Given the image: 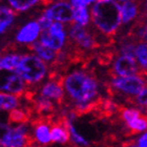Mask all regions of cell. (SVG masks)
Returning <instances> with one entry per match:
<instances>
[{"mask_svg": "<svg viewBox=\"0 0 147 147\" xmlns=\"http://www.w3.org/2000/svg\"><path fill=\"white\" fill-rule=\"evenodd\" d=\"M47 71V63L33 53L22 55L21 62L16 73L19 74L28 84H37L45 78Z\"/></svg>", "mask_w": 147, "mask_h": 147, "instance_id": "3", "label": "cell"}, {"mask_svg": "<svg viewBox=\"0 0 147 147\" xmlns=\"http://www.w3.org/2000/svg\"><path fill=\"white\" fill-rule=\"evenodd\" d=\"M17 13L9 5V4H2L0 7V34L4 35L9 31L11 26L14 24Z\"/></svg>", "mask_w": 147, "mask_h": 147, "instance_id": "15", "label": "cell"}, {"mask_svg": "<svg viewBox=\"0 0 147 147\" xmlns=\"http://www.w3.org/2000/svg\"><path fill=\"white\" fill-rule=\"evenodd\" d=\"M113 73L115 76H134L141 73V67L139 65L136 57L120 54L113 63Z\"/></svg>", "mask_w": 147, "mask_h": 147, "instance_id": "10", "label": "cell"}, {"mask_svg": "<svg viewBox=\"0 0 147 147\" xmlns=\"http://www.w3.org/2000/svg\"><path fill=\"white\" fill-rule=\"evenodd\" d=\"M146 83H147V80H146Z\"/></svg>", "mask_w": 147, "mask_h": 147, "instance_id": "35", "label": "cell"}, {"mask_svg": "<svg viewBox=\"0 0 147 147\" xmlns=\"http://www.w3.org/2000/svg\"><path fill=\"white\" fill-rule=\"evenodd\" d=\"M82 1H83V3H84L85 5L92 6L94 3H96L97 1H99V0H82Z\"/></svg>", "mask_w": 147, "mask_h": 147, "instance_id": "32", "label": "cell"}, {"mask_svg": "<svg viewBox=\"0 0 147 147\" xmlns=\"http://www.w3.org/2000/svg\"><path fill=\"white\" fill-rule=\"evenodd\" d=\"M141 9L143 11V13H144V14H146V15H147V0H143V1H142Z\"/></svg>", "mask_w": 147, "mask_h": 147, "instance_id": "31", "label": "cell"}, {"mask_svg": "<svg viewBox=\"0 0 147 147\" xmlns=\"http://www.w3.org/2000/svg\"><path fill=\"white\" fill-rule=\"evenodd\" d=\"M4 129L1 137V146L2 147H25L28 139V129L24 124H19L17 127H9L7 125H1Z\"/></svg>", "mask_w": 147, "mask_h": 147, "instance_id": "8", "label": "cell"}, {"mask_svg": "<svg viewBox=\"0 0 147 147\" xmlns=\"http://www.w3.org/2000/svg\"><path fill=\"white\" fill-rule=\"evenodd\" d=\"M116 1H118V2H120V3H123V2H125V1H128V0H116Z\"/></svg>", "mask_w": 147, "mask_h": 147, "instance_id": "34", "label": "cell"}, {"mask_svg": "<svg viewBox=\"0 0 147 147\" xmlns=\"http://www.w3.org/2000/svg\"><path fill=\"white\" fill-rule=\"evenodd\" d=\"M30 49H31L32 52L36 54L39 58H41L46 63H56L57 62L59 52H56L55 49H53L49 46L45 45L40 40L36 41L34 44H32L30 46Z\"/></svg>", "mask_w": 147, "mask_h": 147, "instance_id": "14", "label": "cell"}, {"mask_svg": "<svg viewBox=\"0 0 147 147\" xmlns=\"http://www.w3.org/2000/svg\"><path fill=\"white\" fill-rule=\"evenodd\" d=\"M18 106V99L16 95L2 92L0 95V107L2 110H12Z\"/></svg>", "mask_w": 147, "mask_h": 147, "instance_id": "21", "label": "cell"}, {"mask_svg": "<svg viewBox=\"0 0 147 147\" xmlns=\"http://www.w3.org/2000/svg\"><path fill=\"white\" fill-rule=\"evenodd\" d=\"M22 55L15 52H6L0 58V68L4 71H16L21 62Z\"/></svg>", "mask_w": 147, "mask_h": 147, "instance_id": "16", "label": "cell"}, {"mask_svg": "<svg viewBox=\"0 0 147 147\" xmlns=\"http://www.w3.org/2000/svg\"><path fill=\"white\" fill-rule=\"evenodd\" d=\"M127 125H128L129 130H130L131 134L144 131L147 129V118L144 116H140L138 118H136L135 120L128 122Z\"/></svg>", "mask_w": 147, "mask_h": 147, "instance_id": "23", "label": "cell"}, {"mask_svg": "<svg viewBox=\"0 0 147 147\" xmlns=\"http://www.w3.org/2000/svg\"><path fill=\"white\" fill-rule=\"evenodd\" d=\"M135 57L141 67V75H147V42L138 41L136 46Z\"/></svg>", "mask_w": 147, "mask_h": 147, "instance_id": "19", "label": "cell"}, {"mask_svg": "<svg viewBox=\"0 0 147 147\" xmlns=\"http://www.w3.org/2000/svg\"><path fill=\"white\" fill-rule=\"evenodd\" d=\"M68 37L71 42L82 51H92L98 45L96 35L87 28L76 23H71L68 28Z\"/></svg>", "mask_w": 147, "mask_h": 147, "instance_id": "6", "label": "cell"}, {"mask_svg": "<svg viewBox=\"0 0 147 147\" xmlns=\"http://www.w3.org/2000/svg\"><path fill=\"white\" fill-rule=\"evenodd\" d=\"M143 75L138 74L134 76H113L110 82V86L113 89L128 96H137L139 92L145 87V80L143 79Z\"/></svg>", "mask_w": 147, "mask_h": 147, "instance_id": "7", "label": "cell"}, {"mask_svg": "<svg viewBox=\"0 0 147 147\" xmlns=\"http://www.w3.org/2000/svg\"><path fill=\"white\" fill-rule=\"evenodd\" d=\"M125 147H139V146H136V145H134L132 143H128V144H126Z\"/></svg>", "mask_w": 147, "mask_h": 147, "instance_id": "33", "label": "cell"}, {"mask_svg": "<svg viewBox=\"0 0 147 147\" xmlns=\"http://www.w3.org/2000/svg\"><path fill=\"white\" fill-rule=\"evenodd\" d=\"M25 81L19 74L16 71L5 75L1 83V90L9 92L13 95L20 96L25 90Z\"/></svg>", "mask_w": 147, "mask_h": 147, "instance_id": "11", "label": "cell"}, {"mask_svg": "<svg viewBox=\"0 0 147 147\" xmlns=\"http://www.w3.org/2000/svg\"><path fill=\"white\" fill-rule=\"evenodd\" d=\"M28 121V116L20 109H12L9 113V122L16 124H25Z\"/></svg>", "mask_w": 147, "mask_h": 147, "instance_id": "24", "label": "cell"}, {"mask_svg": "<svg viewBox=\"0 0 147 147\" xmlns=\"http://www.w3.org/2000/svg\"><path fill=\"white\" fill-rule=\"evenodd\" d=\"M138 146L139 147H147V132L142 136L141 138L138 140Z\"/></svg>", "mask_w": 147, "mask_h": 147, "instance_id": "30", "label": "cell"}, {"mask_svg": "<svg viewBox=\"0 0 147 147\" xmlns=\"http://www.w3.org/2000/svg\"><path fill=\"white\" fill-rule=\"evenodd\" d=\"M41 96L49 99V100L53 99L58 102L61 101L64 96L62 78L60 80L51 79L49 82H46L41 88Z\"/></svg>", "mask_w": 147, "mask_h": 147, "instance_id": "12", "label": "cell"}, {"mask_svg": "<svg viewBox=\"0 0 147 147\" xmlns=\"http://www.w3.org/2000/svg\"><path fill=\"white\" fill-rule=\"evenodd\" d=\"M136 101L139 105L141 106H147V87L145 86L144 88L142 89L141 92H139V95H137Z\"/></svg>", "mask_w": 147, "mask_h": 147, "instance_id": "29", "label": "cell"}, {"mask_svg": "<svg viewBox=\"0 0 147 147\" xmlns=\"http://www.w3.org/2000/svg\"><path fill=\"white\" fill-rule=\"evenodd\" d=\"M122 111V117L126 121V123L130 122L132 120H135L136 118L141 116L140 111L138 109H135V108H126V109H123Z\"/></svg>", "mask_w": 147, "mask_h": 147, "instance_id": "28", "label": "cell"}, {"mask_svg": "<svg viewBox=\"0 0 147 147\" xmlns=\"http://www.w3.org/2000/svg\"><path fill=\"white\" fill-rule=\"evenodd\" d=\"M66 127H67L68 131L71 134V140L75 144L77 145H82V146H87L88 145V142L86 141L85 139L83 138L82 136L80 135L79 132H77V130L75 129L73 125H71V123L69 122L67 120V124H66Z\"/></svg>", "mask_w": 147, "mask_h": 147, "instance_id": "26", "label": "cell"}, {"mask_svg": "<svg viewBox=\"0 0 147 147\" xmlns=\"http://www.w3.org/2000/svg\"><path fill=\"white\" fill-rule=\"evenodd\" d=\"M136 46H137V41H134L132 39L123 40L122 42L120 43V54L135 57Z\"/></svg>", "mask_w": 147, "mask_h": 147, "instance_id": "25", "label": "cell"}, {"mask_svg": "<svg viewBox=\"0 0 147 147\" xmlns=\"http://www.w3.org/2000/svg\"><path fill=\"white\" fill-rule=\"evenodd\" d=\"M51 135H52V141L56 142V143H67L69 140V131L66 126L62 127L60 124H56L55 126H53V128L51 129Z\"/></svg>", "mask_w": 147, "mask_h": 147, "instance_id": "20", "label": "cell"}, {"mask_svg": "<svg viewBox=\"0 0 147 147\" xmlns=\"http://www.w3.org/2000/svg\"><path fill=\"white\" fill-rule=\"evenodd\" d=\"M42 15L52 21L71 24L74 23V6L68 0H52L47 2Z\"/></svg>", "mask_w": 147, "mask_h": 147, "instance_id": "5", "label": "cell"}, {"mask_svg": "<svg viewBox=\"0 0 147 147\" xmlns=\"http://www.w3.org/2000/svg\"><path fill=\"white\" fill-rule=\"evenodd\" d=\"M42 33V28L38 19L31 20L22 25L15 34V41L20 45L31 46L40 39Z\"/></svg>", "mask_w": 147, "mask_h": 147, "instance_id": "9", "label": "cell"}, {"mask_svg": "<svg viewBox=\"0 0 147 147\" xmlns=\"http://www.w3.org/2000/svg\"><path fill=\"white\" fill-rule=\"evenodd\" d=\"M4 1L16 13H26L36 7L43 0H4Z\"/></svg>", "mask_w": 147, "mask_h": 147, "instance_id": "18", "label": "cell"}, {"mask_svg": "<svg viewBox=\"0 0 147 147\" xmlns=\"http://www.w3.org/2000/svg\"><path fill=\"white\" fill-rule=\"evenodd\" d=\"M136 37L138 38V41L147 42V20L140 22L138 26H136Z\"/></svg>", "mask_w": 147, "mask_h": 147, "instance_id": "27", "label": "cell"}, {"mask_svg": "<svg viewBox=\"0 0 147 147\" xmlns=\"http://www.w3.org/2000/svg\"><path fill=\"white\" fill-rule=\"evenodd\" d=\"M74 23L88 28L92 24L90 6H79L74 9Z\"/></svg>", "mask_w": 147, "mask_h": 147, "instance_id": "17", "label": "cell"}, {"mask_svg": "<svg viewBox=\"0 0 147 147\" xmlns=\"http://www.w3.org/2000/svg\"><path fill=\"white\" fill-rule=\"evenodd\" d=\"M141 5L136 0H128L121 3V16H122V24L127 25L137 20L140 15Z\"/></svg>", "mask_w": 147, "mask_h": 147, "instance_id": "13", "label": "cell"}, {"mask_svg": "<svg viewBox=\"0 0 147 147\" xmlns=\"http://www.w3.org/2000/svg\"><path fill=\"white\" fill-rule=\"evenodd\" d=\"M68 96L79 104H87L98 95L97 80L84 71H74L62 78Z\"/></svg>", "mask_w": 147, "mask_h": 147, "instance_id": "2", "label": "cell"}, {"mask_svg": "<svg viewBox=\"0 0 147 147\" xmlns=\"http://www.w3.org/2000/svg\"><path fill=\"white\" fill-rule=\"evenodd\" d=\"M92 24L101 36L113 37L122 26L121 3L116 0H99L90 6Z\"/></svg>", "mask_w": 147, "mask_h": 147, "instance_id": "1", "label": "cell"}, {"mask_svg": "<svg viewBox=\"0 0 147 147\" xmlns=\"http://www.w3.org/2000/svg\"><path fill=\"white\" fill-rule=\"evenodd\" d=\"M39 40L56 52H61L69 40L68 30H66L64 23L54 21L49 28L43 30Z\"/></svg>", "mask_w": 147, "mask_h": 147, "instance_id": "4", "label": "cell"}, {"mask_svg": "<svg viewBox=\"0 0 147 147\" xmlns=\"http://www.w3.org/2000/svg\"><path fill=\"white\" fill-rule=\"evenodd\" d=\"M35 136L41 144H47L52 141L51 130H49V126L45 125V123H40L39 125L37 126L36 130H35Z\"/></svg>", "mask_w": 147, "mask_h": 147, "instance_id": "22", "label": "cell"}]
</instances>
